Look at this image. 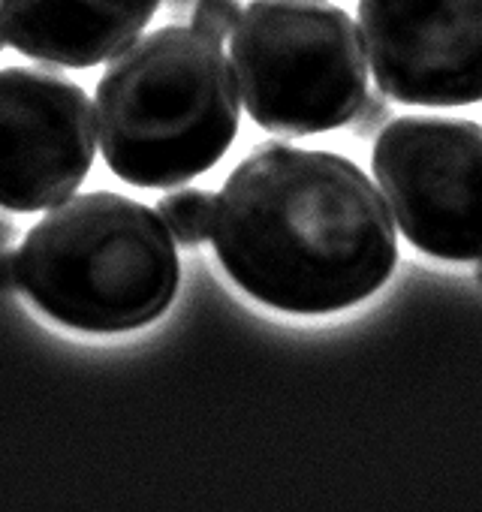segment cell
Here are the masks:
<instances>
[{
	"label": "cell",
	"instance_id": "14",
	"mask_svg": "<svg viewBox=\"0 0 482 512\" xmlns=\"http://www.w3.org/2000/svg\"><path fill=\"white\" fill-rule=\"evenodd\" d=\"M479 284H482V266H479Z\"/></svg>",
	"mask_w": 482,
	"mask_h": 512
},
{
	"label": "cell",
	"instance_id": "3",
	"mask_svg": "<svg viewBox=\"0 0 482 512\" xmlns=\"http://www.w3.org/2000/svg\"><path fill=\"white\" fill-rule=\"evenodd\" d=\"M22 290L52 320L94 335L136 332L169 311L181 266L148 205L97 190L64 199L25 235Z\"/></svg>",
	"mask_w": 482,
	"mask_h": 512
},
{
	"label": "cell",
	"instance_id": "11",
	"mask_svg": "<svg viewBox=\"0 0 482 512\" xmlns=\"http://www.w3.org/2000/svg\"><path fill=\"white\" fill-rule=\"evenodd\" d=\"M353 121H356V133H380L386 127V121H392L383 94H365Z\"/></svg>",
	"mask_w": 482,
	"mask_h": 512
},
{
	"label": "cell",
	"instance_id": "6",
	"mask_svg": "<svg viewBox=\"0 0 482 512\" xmlns=\"http://www.w3.org/2000/svg\"><path fill=\"white\" fill-rule=\"evenodd\" d=\"M88 94L40 67L0 70V208L46 211L70 199L94 163Z\"/></svg>",
	"mask_w": 482,
	"mask_h": 512
},
{
	"label": "cell",
	"instance_id": "13",
	"mask_svg": "<svg viewBox=\"0 0 482 512\" xmlns=\"http://www.w3.org/2000/svg\"><path fill=\"white\" fill-rule=\"evenodd\" d=\"M4 40H7V37H4V25H0V46H4Z\"/></svg>",
	"mask_w": 482,
	"mask_h": 512
},
{
	"label": "cell",
	"instance_id": "5",
	"mask_svg": "<svg viewBox=\"0 0 482 512\" xmlns=\"http://www.w3.org/2000/svg\"><path fill=\"white\" fill-rule=\"evenodd\" d=\"M371 169L392 220L422 253L482 260V127L467 118L404 115L377 133Z\"/></svg>",
	"mask_w": 482,
	"mask_h": 512
},
{
	"label": "cell",
	"instance_id": "9",
	"mask_svg": "<svg viewBox=\"0 0 482 512\" xmlns=\"http://www.w3.org/2000/svg\"><path fill=\"white\" fill-rule=\"evenodd\" d=\"M214 196L199 187H184L160 199L157 214L163 217L166 229L172 232L175 244L196 247L211 238L214 226Z\"/></svg>",
	"mask_w": 482,
	"mask_h": 512
},
{
	"label": "cell",
	"instance_id": "10",
	"mask_svg": "<svg viewBox=\"0 0 482 512\" xmlns=\"http://www.w3.org/2000/svg\"><path fill=\"white\" fill-rule=\"evenodd\" d=\"M241 19V7H238V0H199L196 10H193V28L214 40L217 46H223V40L232 37L235 25Z\"/></svg>",
	"mask_w": 482,
	"mask_h": 512
},
{
	"label": "cell",
	"instance_id": "2",
	"mask_svg": "<svg viewBox=\"0 0 482 512\" xmlns=\"http://www.w3.org/2000/svg\"><path fill=\"white\" fill-rule=\"evenodd\" d=\"M238 85L223 49L169 25L130 43L97 85V139L133 187H172L208 172L238 133Z\"/></svg>",
	"mask_w": 482,
	"mask_h": 512
},
{
	"label": "cell",
	"instance_id": "7",
	"mask_svg": "<svg viewBox=\"0 0 482 512\" xmlns=\"http://www.w3.org/2000/svg\"><path fill=\"white\" fill-rule=\"evenodd\" d=\"M359 28L383 97L440 109L482 100V0H359Z\"/></svg>",
	"mask_w": 482,
	"mask_h": 512
},
{
	"label": "cell",
	"instance_id": "8",
	"mask_svg": "<svg viewBox=\"0 0 482 512\" xmlns=\"http://www.w3.org/2000/svg\"><path fill=\"white\" fill-rule=\"evenodd\" d=\"M160 0H0L10 46L73 70L121 55L154 19Z\"/></svg>",
	"mask_w": 482,
	"mask_h": 512
},
{
	"label": "cell",
	"instance_id": "4",
	"mask_svg": "<svg viewBox=\"0 0 482 512\" xmlns=\"http://www.w3.org/2000/svg\"><path fill=\"white\" fill-rule=\"evenodd\" d=\"M229 55L248 115L278 136L347 127L368 94L356 25L329 0H251Z\"/></svg>",
	"mask_w": 482,
	"mask_h": 512
},
{
	"label": "cell",
	"instance_id": "12",
	"mask_svg": "<svg viewBox=\"0 0 482 512\" xmlns=\"http://www.w3.org/2000/svg\"><path fill=\"white\" fill-rule=\"evenodd\" d=\"M19 287H22L19 253H13V250L0 253V290H4V293H16Z\"/></svg>",
	"mask_w": 482,
	"mask_h": 512
},
{
	"label": "cell",
	"instance_id": "1",
	"mask_svg": "<svg viewBox=\"0 0 482 512\" xmlns=\"http://www.w3.org/2000/svg\"><path fill=\"white\" fill-rule=\"evenodd\" d=\"M214 253L257 302L335 314L371 299L395 272L398 241L383 193L347 157L266 142L214 202Z\"/></svg>",
	"mask_w": 482,
	"mask_h": 512
}]
</instances>
